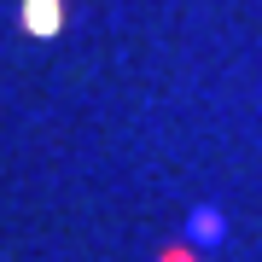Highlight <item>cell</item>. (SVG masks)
<instances>
[{
	"label": "cell",
	"instance_id": "1",
	"mask_svg": "<svg viewBox=\"0 0 262 262\" xmlns=\"http://www.w3.org/2000/svg\"><path fill=\"white\" fill-rule=\"evenodd\" d=\"M18 18H24V35L53 41L64 29V0H18Z\"/></svg>",
	"mask_w": 262,
	"mask_h": 262
},
{
	"label": "cell",
	"instance_id": "2",
	"mask_svg": "<svg viewBox=\"0 0 262 262\" xmlns=\"http://www.w3.org/2000/svg\"><path fill=\"white\" fill-rule=\"evenodd\" d=\"M187 233H192V245H222V210H192L187 215Z\"/></svg>",
	"mask_w": 262,
	"mask_h": 262
},
{
	"label": "cell",
	"instance_id": "3",
	"mask_svg": "<svg viewBox=\"0 0 262 262\" xmlns=\"http://www.w3.org/2000/svg\"><path fill=\"white\" fill-rule=\"evenodd\" d=\"M163 262H192V256H187V251H169V256H163Z\"/></svg>",
	"mask_w": 262,
	"mask_h": 262
}]
</instances>
